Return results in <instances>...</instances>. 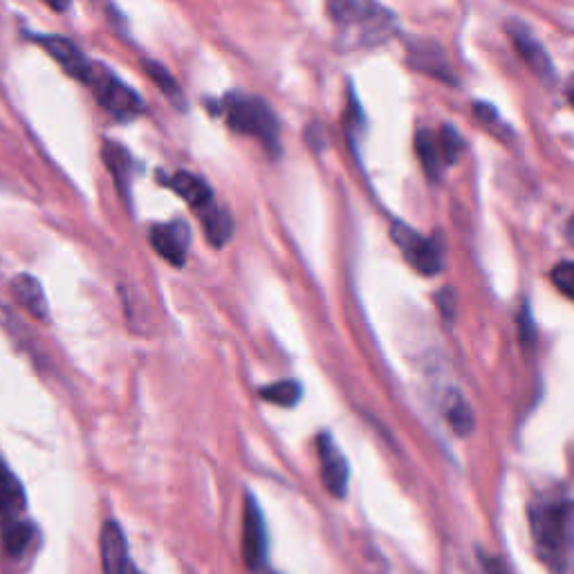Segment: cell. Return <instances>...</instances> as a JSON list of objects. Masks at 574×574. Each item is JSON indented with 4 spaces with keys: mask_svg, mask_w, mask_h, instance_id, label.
I'll return each instance as SVG.
<instances>
[{
    "mask_svg": "<svg viewBox=\"0 0 574 574\" xmlns=\"http://www.w3.org/2000/svg\"><path fill=\"white\" fill-rule=\"evenodd\" d=\"M565 236H567V243L574 247V216L567 220V227H565Z\"/></svg>",
    "mask_w": 574,
    "mask_h": 574,
    "instance_id": "obj_24",
    "label": "cell"
},
{
    "mask_svg": "<svg viewBox=\"0 0 574 574\" xmlns=\"http://www.w3.org/2000/svg\"><path fill=\"white\" fill-rule=\"evenodd\" d=\"M444 415H447V423L451 425L453 433H457V436H467L476 425L472 406L467 404V400L461 393L449 395V400L444 404Z\"/></svg>",
    "mask_w": 574,
    "mask_h": 574,
    "instance_id": "obj_16",
    "label": "cell"
},
{
    "mask_svg": "<svg viewBox=\"0 0 574 574\" xmlns=\"http://www.w3.org/2000/svg\"><path fill=\"white\" fill-rule=\"evenodd\" d=\"M224 114L236 133L256 137L274 152L279 150V120L262 99L234 93L224 99Z\"/></svg>",
    "mask_w": 574,
    "mask_h": 574,
    "instance_id": "obj_3",
    "label": "cell"
},
{
    "mask_svg": "<svg viewBox=\"0 0 574 574\" xmlns=\"http://www.w3.org/2000/svg\"><path fill=\"white\" fill-rule=\"evenodd\" d=\"M393 241L400 245L406 260L415 267L419 274L433 277L442 270L444 254L436 239H425L413 232L406 224H393Z\"/></svg>",
    "mask_w": 574,
    "mask_h": 574,
    "instance_id": "obj_5",
    "label": "cell"
},
{
    "mask_svg": "<svg viewBox=\"0 0 574 574\" xmlns=\"http://www.w3.org/2000/svg\"><path fill=\"white\" fill-rule=\"evenodd\" d=\"M415 148H417L419 162H423L427 175H429L431 180H438V178H440V164H442V158H440V150H438L436 135H433L431 131H419L417 137H415Z\"/></svg>",
    "mask_w": 574,
    "mask_h": 574,
    "instance_id": "obj_17",
    "label": "cell"
},
{
    "mask_svg": "<svg viewBox=\"0 0 574 574\" xmlns=\"http://www.w3.org/2000/svg\"><path fill=\"white\" fill-rule=\"evenodd\" d=\"M12 290H14L16 298L21 301L23 308L34 319H41V321L48 319V301H46V294L41 290V283H38L36 279H32V277H27V274H23V277L14 279Z\"/></svg>",
    "mask_w": 574,
    "mask_h": 574,
    "instance_id": "obj_13",
    "label": "cell"
},
{
    "mask_svg": "<svg viewBox=\"0 0 574 574\" xmlns=\"http://www.w3.org/2000/svg\"><path fill=\"white\" fill-rule=\"evenodd\" d=\"M34 539V525L25 523V521H10L8 525H3V546L12 557H19L25 552V548L32 544Z\"/></svg>",
    "mask_w": 574,
    "mask_h": 574,
    "instance_id": "obj_18",
    "label": "cell"
},
{
    "mask_svg": "<svg viewBox=\"0 0 574 574\" xmlns=\"http://www.w3.org/2000/svg\"><path fill=\"white\" fill-rule=\"evenodd\" d=\"M529 525L544 563L554 572H565L574 554V501L534 505Z\"/></svg>",
    "mask_w": 574,
    "mask_h": 574,
    "instance_id": "obj_1",
    "label": "cell"
},
{
    "mask_svg": "<svg viewBox=\"0 0 574 574\" xmlns=\"http://www.w3.org/2000/svg\"><path fill=\"white\" fill-rule=\"evenodd\" d=\"M82 84H86L95 93L97 101L118 120H133L144 110V101L139 99V95L126 84H122L118 76L103 65L90 63Z\"/></svg>",
    "mask_w": 574,
    "mask_h": 574,
    "instance_id": "obj_4",
    "label": "cell"
},
{
    "mask_svg": "<svg viewBox=\"0 0 574 574\" xmlns=\"http://www.w3.org/2000/svg\"><path fill=\"white\" fill-rule=\"evenodd\" d=\"M332 21L349 34L351 46H377L389 41L395 19L393 14L375 3H357V0H334L328 5Z\"/></svg>",
    "mask_w": 574,
    "mask_h": 574,
    "instance_id": "obj_2",
    "label": "cell"
},
{
    "mask_svg": "<svg viewBox=\"0 0 574 574\" xmlns=\"http://www.w3.org/2000/svg\"><path fill=\"white\" fill-rule=\"evenodd\" d=\"M150 243L167 262H171L175 267H182L184 260H186L188 245H191L188 224L182 222V220H173V222H164V224L152 227Z\"/></svg>",
    "mask_w": 574,
    "mask_h": 574,
    "instance_id": "obj_8",
    "label": "cell"
},
{
    "mask_svg": "<svg viewBox=\"0 0 574 574\" xmlns=\"http://www.w3.org/2000/svg\"><path fill=\"white\" fill-rule=\"evenodd\" d=\"M567 97H570V103L574 106V84L570 86V93H567Z\"/></svg>",
    "mask_w": 574,
    "mask_h": 574,
    "instance_id": "obj_25",
    "label": "cell"
},
{
    "mask_svg": "<svg viewBox=\"0 0 574 574\" xmlns=\"http://www.w3.org/2000/svg\"><path fill=\"white\" fill-rule=\"evenodd\" d=\"M317 449H319V465H321V478H323L326 489L332 496H337V499H343V496H346L349 476H351L346 457H343L337 442L328 433H321L317 438Z\"/></svg>",
    "mask_w": 574,
    "mask_h": 574,
    "instance_id": "obj_7",
    "label": "cell"
},
{
    "mask_svg": "<svg viewBox=\"0 0 574 574\" xmlns=\"http://www.w3.org/2000/svg\"><path fill=\"white\" fill-rule=\"evenodd\" d=\"M512 41L516 46V50L521 52V57L525 59V63L541 76H552V63L546 54V50L537 44V38L527 32H512Z\"/></svg>",
    "mask_w": 574,
    "mask_h": 574,
    "instance_id": "obj_14",
    "label": "cell"
},
{
    "mask_svg": "<svg viewBox=\"0 0 574 574\" xmlns=\"http://www.w3.org/2000/svg\"><path fill=\"white\" fill-rule=\"evenodd\" d=\"M260 398L279 406H294L301 400V387L296 381H277L272 387L260 389Z\"/></svg>",
    "mask_w": 574,
    "mask_h": 574,
    "instance_id": "obj_19",
    "label": "cell"
},
{
    "mask_svg": "<svg viewBox=\"0 0 574 574\" xmlns=\"http://www.w3.org/2000/svg\"><path fill=\"white\" fill-rule=\"evenodd\" d=\"M200 218H203L205 234H207V239H209L211 245L222 247L229 239H232V234H234V220H232V216H229L224 209H220L218 205H213Z\"/></svg>",
    "mask_w": 574,
    "mask_h": 574,
    "instance_id": "obj_15",
    "label": "cell"
},
{
    "mask_svg": "<svg viewBox=\"0 0 574 574\" xmlns=\"http://www.w3.org/2000/svg\"><path fill=\"white\" fill-rule=\"evenodd\" d=\"M25 508V493L19 478L0 465V525H8Z\"/></svg>",
    "mask_w": 574,
    "mask_h": 574,
    "instance_id": "obj_12",
    "label": "cell"
},
{
    "mask_svg": "<svg viewBox=\"0 0 574 574\" xmlns=\"http://www.w3.org/2000/svg\"><path fill=\"white\" fill-rule=\"evenodd\" d=\"M101 574H131L129 546L122 527L114 521H106L99 537Z\"/></svg>",
    "mask_w": 574,
    "mask_h": 574,
    "instance_id": "obj_9",
    "label": "cell"
},
{
    "mask_svg": "<svg viewBox=\"0 0 574 574\" xmlns=\"http://www.w3.org/2000/svg\"><path fill=\"white\" fill-rule=\"evenodd\" d=\"M550 279L561 294H565L570 301H574V260H565V262L554 265Z\"/></svg>",
    "mask_w": 574,
    "mask_h": 574,
    "instance_id": "obj_22",
    "label": "cell"
},
{
    "mask_svg": "<svg viewBox=\"0 0 574 574\" xmlns=\"http://www.w3.org/2000/svg\"><path fill=\"white\" fill-rule=\"evenodd\" d=\"M438 150H440V158L444 164H455L457 158H461V150H463V137L457 135L451 126H442L438 137Z\"/></svg>",
    "mask_w": 574,
    "mask_h": 574,
    "instance_id": "obj_21",
    "label": "cell"
},
{
    "mask_svg": "<svg viewBox=\"0 0 574 574\" xmlns=\"http://www.w3.org/2000/svg\"><path fill=\"white\" fill-rule=\"evenodd\" d=\"M243 559L252 572H260L267 563V527L252 493L247 496L243 514Z\"/></svg>",
    "mask_w": 574,
    "mask_h": 574,
    "instance_id": "obj_6",
    "label": "cell"
},
{
    "mask_svg": "<svg viewBox=\"0 0 574 574\" xmlns=\"http://www.w3.org/2000/svg\"><path fill=\"white\" fill-rule=\"evenodd\" d=\"M34 38L68 70V74H72L80 82H84V76L88 74V68H90V61H86V57L80 52V48L70 44L68 38H63V36H34Z\"/></svg>",
    "mask_w": 574,
    "mask_h": 574,
    "instance_id": "obj_11",
    "label": "cell"
},
{
    "mask_svg": "<svg viewBox=\"0 0 574 574\" xmlns=\"http://www.w3.org/2000/svg\"><path fill=\"white\" fill-rule=\"evenodd\" d=\"M131 574H139V572H137V570H135V567H131Z\"/></svg>",
    "mask_w": 574,
    "mask_h": 574,
    "instance_id": "obj_26",
    "label": "cell"
},
{
    "mask_svg": "<svg viewBox=\"0 0 574 574\" xmlns=\"http://www.w3.org/2000/svg\"><path fill=\"white\" fill-rule=\"evenodd\" d=\"M164 184L171 186L175 191V194H180V198H184V203L191 209H196L200 216L216 205L213 203V191H211V186L203 178H198L194 173L180 171V173L167 178Z\"/></svg>",
    "mask_w": 574,
    "mask_h": 574,
    "instance_id": "obj_10",
    "label": "cell"
},
{
    "mask_svg": "<svg viewBox=\"0 0 574 574\" xmlns=\"http://www.w3.org/2000/svg\"><path fill=\"white\" fill-rule=\"evenodd\" d=\"M103 160H106L108 171L114 175V180H118V182L129 180L131 160H129V152L122 146H118L114 142H106V146H103Z\"/></svg>",
    "mask_w": 574,
    "mask_h": 574,
    "instance_id": "obj_20",
    "label": "cell"
},
{
    "mask_svg": "<svg viewBox=\"0 0 574 574\" xmlns=\"http://www.w3.org/2000/svg\"><path fill=\"white\" fill-rule=\"evenodd\" d=\"M148 74L152 76V82H156L158 86H162V90L164 93H169V95H178L180 90H178V84L171 80V74L164 70V68H160V65H156V63H148Z\"/></svg>",
    "mask_w": 574,
    "mask_h": 574,
    "instance_id": "obj_23",
    "label": "cell"
}]
</instances>
